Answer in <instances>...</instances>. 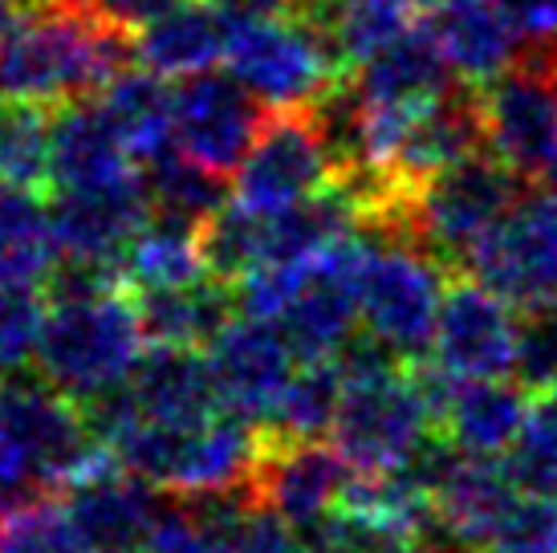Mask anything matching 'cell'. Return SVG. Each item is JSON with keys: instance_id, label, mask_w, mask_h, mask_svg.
<instances>
[{"instance_id": "cell-1", "label": "cell", "mask_w": 557, "mask_h": 553, "mask_svg": "<svg viewBox=\"0 0 557 553\" xmlns=\"http://www.w3.org/2000/svg\"><path fill=\"white\" fill-rule=\"evenodd\" d=\"M49 285L53 302L37 354L41 383L78 407H90L119 391L151 351L139 306L114 276L86 265L62 261Z\"/></svg>"}, {"instance_id": "cell-2", "label": "cell", "mask_w": 557, "mask_h": 553, "mask_svg": "<svg viewBox=\"0 0 557 553\" xmlns=\"http://www.w3.org/2000/svg\"><path fill=\"white\" fill-rule=\"evenodd\" d=\"M334 362L342 370V403L330 444L358 477L411 468L440 428V374L411 370L367 334H358Z\"/></svg>"}, {"instance_id": "cell-3", "label": "cell", "mask_w": 557, "mask_h": 553, "mask_svg": "<svg viewBox=\"0 0 557 553\" xmlns=\"http://www.w3.org/2000/svg\"><path fill=\"white\" fill-rule=\"evenodd\" d=\"M131 62L135 41L86 0H33L0 33V90L21 102H86L123 77Z\"/></svg>"}, {"instance_id": "cell-4", "label": "cell", "mask_w": 557, "mask_h": 553, "mask_svg": "<svg viewBox=\"0 0 557 553\" xmlns=\"http://www.w3.org/2000/svg\"><path fill=\"white\" fill-rule=\"evenodd\" d=\"M110 456L94 440L86 411L49 383L0 386V508L78 484Z\"/></svg>"}, {"instance_id": "cell-5", "label": "cell", "mask_w": 557, "mask_h": 553, "mask_svg": "<svg viewBox=\"0 0 557 553\" xmlns=\"http://www.w3.org/2000/svg\"><path fill=\"white\" fill-rule=\"evenodd\" d=\"M224 62L252 98L273 110H318L350 82V70L342 65L325 29L301 13L233 21Z\"/></svg>"}, {"instance_id": "cell-6", "label": "cell", "mask_w": 557, "mask_h": 553, "mask_svg": "<svg viewBox=\"0 0 557 553\" xmlns=\"http://www.w3.org/2000/svg\"><path fill=\"white\" fill-rule=\"evenodd\" d=\"M521 175H512L493 151H476L456 168L440 171L419 187L395 236H407L432 253L440 265L465 269L472 248L505 220L512 204L521 200Z\"/></svg>"}, {"instance_id": "cell-7", "label": "cell", "mask_w": 557, "mask_h": 553, "mask_svg": "<svg viewBox=\"0 0 557 553\" xmlns=\"http://www.w3.org/2000/svg\"><path fill=\"white\" fill-rule=\"evenodd\" d=\"M444 265L407 236L383 232L371 236V253L362 265V334L387 346L403 362H419L432 354L440 309H444Z\"/></svg>"}, {"instance_id": "cell-8", "label": "cell", "mask_w": 557, "mask_h": 553, "mask_svg": "<svg viewBox=\"0 0 557 553\" xmlns=\"http://www.w3.org/2000/svg\"><path fill=\"white\" fill-rule=\"evenodd\" d=\"M484 147L525 184L557 180V53L533 46L493 86L476 90Z\"/></svg>"}, {"instance_id": "cell-9", "label": "cell", "mask_w": 557, "mask_h": 553, "mask_svg": "<svg viewBox=\"0 0 557 553\" xmlns=\"http://www.w3.org/2000/svg\"><path fill=\"white\" fill-rule=\"evenodd\" d=\"M371 253V236L358 229L334 241L318 257L294 265V290L281 314L269 325L289 342L301 362H330L358 339L362 322L358 293H362V265Z\"/></svg>"}, {"instance_id": "cell-10", "label": "cell", "mask_w": 557, "mask_h": 553, "mask_svg": "<svg viewBox=\"0 0 557 553\" xmlns=\"http://www.w3.org/2000/svg\"><path fill=\"white\" fill-rule=\"evenodd\" d=\"M342 180L318 110H273L236 171V200L257 216L289 212Z\"/></svg>"}, {"instance_id": "cell-11", "label": "cell", "mask_w": 557, "mask_h": 553, "mask_svg": "<svg viewBox=\"0 0 557 553\" xmlns=\"http://www.w3.org/2000/svg\"><path fill=\"white\" fill-rule=\"evenodd\" d=\"M460 273L476 276L512 306H542L557 297V192H525L465 261Z\"/></svg>"}, {"instance_id": "cell-12", "label": "cell", "mask_w": 557, "mask_h": 553, "mask_svg": "<svg viewBox=\"0 0 557 553\" xmlns=\"http://www.w3.org/2000/svg\"><path fill=\"white\" fill-rule=\"evenodd\" d=\"M521 318L500 293L480 285L476 276L456 273L444 293L440 325L432 342V367L456 383L476 379H517Z\"/></svg>"}, {"instance_id": "cell-13", "label": "cell", "mask_w": 557, "mask_h": 553, "mask_svg": "<svg viewBox=\"0 0 557 553\" xmlns=\"http://www.w3.org/2000/svg\"><path fill=\"white\" fill-rule=\"evenodd\" d=\"M411 468L432 492L440 533L476 553H484V541L493 538V529L509 513L517 492H521L512 484L505 460L456 452L444 435H435L428 452Z\"/></svg>"}, {"instance_id": "cell-14", "label": "cell", "mask_w": 557, "mask_h": 553, "mask_svg": "<svg viewBox=\"0 0 557 553\" xmlns=\"http://www.w3.org/2000/svg\"><path fill=\"white\" fill-rule=\"evenodd\" d=\"M49 216H53V236H58V253L65 265L114 273L126 245L151 220V192H147L143 171H135L110 184L53 192Z\"/></svg>"}, {"instance_id": "cell-15", "label": "cell", "mask_w": 557, "mask_h": 553, "mask_svg": "<svg viewBox=\"0 0 557 553\" xmlns=\"http://www.w3.org/2000/svg\"><path fill=\"white\" fill-rule=\"evenodd\" d=\"M212 386H216L220 411L240 415L257 428H269L285 386L294 383L301 358L277 334V325L257 318H233L220 330V339L203 351Z\"/></svg>"}, {"instance_id": "cell-16", "label": "cell", "mask_w": 557, "mask_h": 553, "mask_svg": "<svg viewBox=\"0 0 557 553\" xmlns=\"http://www.w3.org/2000/svg\"><path fill=\"white\" fill-rule=\"evenodd\" d=\"M261 126L257 98L233 74L184 77L175 90V147L184 159L220 180L240 171Z\"/></svg>"}, {"instance_id": "cell-17", "label": "cell", "mask_w": 557, "mask_h": 553, "mask_svg": "<svg viewBox=\"0 0 557 553\" xmlns=\"http://www.w3.org/2000/svg\"><path fill=\"white\" fill-rule=\"evenodd\" d=\"M355 468L346 464L334 444L301 440V444H277L264 435V456L252 480L257 505L277 513L289 529H313L342 513L346 496L355 489Z\"/></svg>"}, {"instance_id": "cell-18", "label": "cell", "mask_w": 557, "mask_h": 553, "mask_svg": "<svg viewBox=\"0 0 557 553\" xmlns=\"http://www.w3.org/2000/svg\"><path fill=\"white\" fill-rule=\"evenodd\" d=\"M62 501L90 553H143L147 533L163 508L159 489L110 460L78 484H70Z\"/></svg>"}, {"instance_id": "cell-19", "label": "cell", "mask_w": 557, "mask_h": 553, "mask_svg": "<svg viewBox=\"0 0 557 553\" xmlns=\"http://www.w3.org/2000/svg\"><path fill=\"white\" fill-rule=\"evenodd\" d=\"M435 49L444 53L448 70L460 86L484 90L496 77L517 65L521 53V33L509 21V13L496 0H444L432 4L428 16Z\"/></svg>"}, {"instance_id": "cell-20", "label": "cell", "mask_w": 557, "mask_h": 553, "mask_svg": "<svg viewBox=\"0 0 557 553\" xmlns=\"http://www.w3.org/2000/svg\"><path fill=\"white\" fill-rule=\"evenodd\" d=\"M529 411H533L529 386L512 383V379L456 383L448 374H440V435L456 452L505 460V452L525 428Z\"/></svg>"}, {"instance_id": "cell-21", "label": "cell", "mask_w": 557, "mask_h": 553, "mask_svg": "<svg viewBox=\"0 0 557 553\" xmlns=\"http://www.w3.org/2000/svg\"><path fill=\"white\" fill-rule=\"evenodd\" d=\"M350 86L367 107L387 110L432 107L440 98L465 90V86H456V74L448 70L444 53L435 49L428 25H416L395 46L374 53L367 65H358L350 74Z\"/></svg>"}, {"instance_id": "cell-22", "label": "cell", "mask_w": 557, "mask_h": 553, "mask_svg": "<svg viewBox=\"0 0 557 553\" xmlns=\"http://www.w3.org/2000/svg\"><path fill=\"white\" fill-rule=\"evenodd\" d=\"M228 37L233 16L212 0H187L135 33V62L159 77H196L228 58Z\"/></svg>"}, {"instance_id": "cell-23", "label": "cell", "mask_w": 557, "mask_h": 553, "mask_svg": "<svg viewBox=\"0 0 557 553\" xmlns=\"http://www.w3.org/2000/svg\"><path fill=\"white\" fill-rule=\"evenodd\" d=\"M139 163L126 155L123 138L114 135L102 102H70L53 119V192L94 187L135 175Z\"/></svg>"}, {"instance_id": "cell-24", "label": "cell", "mask_w": 557, "mask_h": 553, "mask_svg": "<svg viewBox=\"0 0 557 553\" xmlns=\"http://www.w3.org/2000/svg\"><path fill=\"white\" fill-rule=\"evenodd\" d=\"M151 346H175V351H208L220 339V330L233 322L236 293L228 281L200 276L180 290L139 293L135 297Z\"/></svg>"}, {"instance_id": "cell-25", "label": "cell", "mask_w": 557, "mask_h": 553, "mask_svg": "<svg viewBox=\"0 0 557 553\" xmlns=\"http://www.w3.org/2000/svg\"><path fill=\"white\" fill-rule=\"evenodd\" d=\"M114 135L123 138L126 155L139 163V171L156 168L180 151L175 147V94L163 86V77L151 70H126L102 90Z\"/></svg>"}, {"instance_id": "cell-26", "label": "cell", "mask_w": 557, "mask_h": 553, "mask_svg": "<svg viewBox=\"0 0 557 553\" xmlns=\"http://www.w3.org/2000/svg\"><path fill=\"white\" fill-rule=\"evenodd\" d=\"M200 276H212L208 265H203L200 229H187V224H175V220H163V216L156 224H147L114 265V281L131 297L180 290V285H191Z\"/></svg>"}, {"instance_id": "cell-27", "label": "cell", "mask_w": 557, "mask_h": 553, "mask_svg": "<svg viewBox=\"0 0 557 553\" xmlns=\"http://www.w3.org/2000/svg\"><path fill=\"white\" fill-rule=\"evenodd\" d=\"M62 265L53 216L33 192L0 184V285H37Z\"/></svg>"}, {"instance_id": "cell-28", "label": "cell", "mask_w": 557, "mask_h": 553, "mask_svg": "<svg viewBox=\"0 0 557 553\" xmlns=\"http://www.w3.org/2000/svg\"><path fill=\"white\" fill-rule=\"evenodd\" d=\"M416 4L419 0H334L318 16V25L325 29L330 46L338 49L342 65L355 74L374 53H383L416 29Z\"/></svg>"}, {"instance_id": "cell-29", "label": "cell", "mask_w": 557, "mask_h": 553, "mask_svg": "<svg viewBox=\"0 0 557 553\" xmlns=\"http://www.w3.org/2000/svg\"><path fill=\"white\" fill-rule=\"evenodd\" d=\"M53 110L4 98L0 107V184L16 192H53Z\"/></svg>"}, {"instance_id": "cell-30", "label": "cell", "mask_w": 557, "mask_h": 553, "mask_svg": "<svg viewBox=\"0 0 557 553\" xmlns=\"http://www.w3.org/2000/svg\"><path fill=\"white\" fill-rule=\"evenodd\" d=\"M252 505L236 496H200L159 508L143 553H228Z\"/></svg>"}, {"instance_id": "cell-31", "label": "cell", "mask_w": 557, "mask_h": 553, "mask_svg": "<svg viewBox=\"0 0 557 553\" xmlns=\"http://www.w3.org/2000/svg\"><path fill=\"white\" fill-rule=\"evenodd\" d=\"M342 403V370L338 362H301L294 383L285 386L277 411L269 419L264 435L277 444H301V440H322L338 419Z\"/></svg>"}, {"instance_id": "cell-32", "label": "cell", "mask_w": 557, "mask_h": 553, "mask_svg": "<svg viewBox=\"0 0 557 553\" xmlns=\"http://www.w3.org/2000/svg\"><path fill=\"white\" fill-rule=\"evenodd\" d=\"M143 180L151 192V212L175 220V224H187V229H203L224 208V180L196 168L180 151L143 171Z\"/></svg>"}, {"instance_id": "cell-33", "label": "cell", "mask_w": 557, "mask_h": 553, "mask_svg": "<svg viewBox=\"0 0 557 553\" xmlns=\"http://www.w3.org/2000/svg\"><path fill=\"white\" fill-rule=\"evenodd\" d=\"M49 302L37 285H0V386L25 379L41 354Z\"/></svg>"}, {"instance_id": "cell-34", "label": "cell", "mask_w": 557, "mask_h": 553, "mask_svg": "<svg viewBox=\"0 0 557 553\" xmlns=\"http://www.w3.org/2000/svg\"><path fill=\"white\" fill-rule=\"evenodd\" d=\"M0 553H90L62 496H37L0 517Z\"/></svg>"}, {"instance_id": "cell-35", "label": "cell", "mask_w": 557, "mask_h": 553, "mask_svg": "<svg viewBox=\"0 0 557 553\" xmlns=\"http://www.w3.org/2000/svg\"><path fill=\"white\" fill-rule=\"evenodd\" d=\"M512 484L533 496H557V400L533 403L525 428L505 452Z\"/></svg>"}, {"instance_id": "cell-36", "label": "cell", "mask_w": 557, "mask_h": 553, "mask_svg": "<svg viewBox=\"0 0 557 553\" xmlns=\"http://www.w3.org/2000/svg\"><path fill=\"white\" fill-rule=\"evenodd\" d=\"M484 553H557V496L517 492Z\"/></svg>"}, {"instance_id": "cell-37", "label": "cell", "mask_w": 557, "mask_h": 553, "mask_svg": "<svg viewBox=\"0 0 557 553\" xmlns=\"http://www.w3.org/2000/svg\"><path fill=\"white\" fill-rule=\"evenodd\" d=\"M517 383L529 391H557V297L529 306L521 318V351H517Z\"/></svg>"}, {"instance_id": "cell-38", "label": "cell", "mask_w": 557, "mask_h": 553, "mask_svg": "<svg viewBox=\"0 0 557 553\" xmlns=\"http://www.w3.org/2000/svg\"><path fill=\"white\" fill-rule=\"evenodd\" d=\"M228 553H297V529H289L277 513L252 505L236 529Z\"/></svg>"}, {"instance_id": "cell-39", "label": "cell", "mask_w": 557, "mask_h": 553, "mask_svg": "<svg viewBox=\"0 0 557 553\" xmlns=\"http://www.w3.org/2000/svg\"><path fill=\"white\" fill-rule=\"evenodd\" d=\"M509 21L517 25V33L533 41V46H549L557 33V0H496Z\"/></svg>"}, {"instance_id": "cell-40", "label": "cell", "mask_w": 557, "mask_h": 553, "mask_svg": "<svg viewBox=\"0 0 557 553\" xmlns=\"http://www.w3.org/2000/svg\"><path fill=\"white\" fill-rule=\"evenodd\" d=\"M187 0H90V9L98 16H107L110 25H119L126 33H139L143 25L159 21L163 13L180 9Z\"/></svg>"}, {"instance_id": "cell-41", "label": "cell", "mask_w": 557, "mask_h": 553, "mask_svg": "<svg viewBox=\"0 0 557 553\" xmlns=\"http://www.w3.org/2000/svg\"><path fill=\"white\" fill-rule=\"evenodd\" d=\"M212 4L224 9L233 21H257V16L294 13V0H212Z\"/></svg>"}, {"instance_id": "cell-42", "label": "cell", "mask_w": 557, "mask_h": 553, "mask_svg": "<svg viewBox=\"0 0 557 553\" xmlns=\"http://www.w3.org/2000/svg\"><path fill=\"white\" fill-rule=\"evenodd\" d=\"M25 4H29V0H0V33H4L9 25H13L16 13H21Z\"/></svg>"}, {"instance_id": "cell-43", "label": "cell", "mask_w": 557, "mask_h": 553, "mask_svg": "<svg viewBox=\"0 0 557 553\" xmlns=\"http://www.w3.org/2000/svg\"><path fill=\"white\" fill-rule=\"evenodd\" d=\"M423 4H444V0H423Z\"/></svg>"}, {"instance_id": "cell-44", "label": "cell", "mask_w": 557, "mask_h": 553, "mask_svg": "<svg viewBox=\"0 0 557 553\" xmlns=\"http://www.w3.org/2000/svg\"><path fill=\"white\" fill-rule=\"evenodd\" d=\"M0 517H4V508H0Z\"/></svg>"}, {"instance_id": "cell-45", "label": "cell", "mask_w": 557, "mask_h": 553, "mask_svg": "<svg viewBox=\"0 0 557 553\" xmlns=\"http://www.w3.org/2000/svg\"><path fill=\"white\" fill-rule=\"evenodd\" d=\"M86 4H90V0H86Z\"/></svg>"}, {"instance_id": "cell-46", "label": "cell", "mask_w": 557, "mask_h": 553, "mask_svg": "<svg viewBox=\"0 0 557 553\" xmlns=\"http://www.w3.org/2000/svg\"><path fill=\"white\" fill-rule=\"evenodd\" d=\"M554 184H557V180H554Z\"/></svg>"}]
</instances>
